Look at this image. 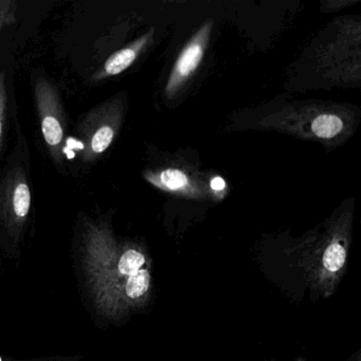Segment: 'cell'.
<instances>
[{
  "label": "cell",
  "instance_id": "obj_1",
  "mask_svg": "<svg viewBox=\"0 0 361 361\" xmlns=\"http://www.w3.org/2000/svg\"><path fill=\"white\" fill-rule=\"evenodd\" d=\"M122 115L121 100L114 98L94 107L80 119L75 133L81 142L82 161L94 162L111 147L119 132Z\"/></svg>",
  "mask_w": 361,
  "mask_h": 361
},
{
  "label": "cell",
  "instance_id": "obj_2",
  "mask_svg": "<svg viewBox=\"0 0 361 361\" xmlns=\"http://www.w3.org/2000/svg\"><path fill=\"white\" fill-rule=\"evenodd\" d=\"M35 99L46 147L54 164L62 168L66 120L60 92L46 78H39L35 84Z\"/></svg>",
  "mask_w": 361,
  "mask_h": 361
},
{
  "label": "cell",
  "instance_id": "obj_3",
  "mask_svg": "<svg viewBox=\"0 0 361 361\" xmlns=\"http://www.w3.org/2000/svg\"><path fill=\"white\" fill-rule=\"evenodd\" d=\"M31 200L26 171L22 166L8 170L0 179V213L20 226L28 217Z\"/></svg>",
  "mask_w": 361,
  "mask_h": 361
},
{
  "label": "cell",
  "instance_id": "obj_4",
  "mask_svg": "<svg viewBox=\"0 0 361 361\" xmlns=\"http://www.w3.org/2000/svg\"><path fill=\"white\" fill-rule=\"evenodd\" d=\"M211 29L212 23L204 25L179 54L166 83V92L169 96L174 94L195 73L204 56Z\"/></svg>",
  "mask_w": 361,
  "mask_h": 361
},
{
  "label": "cell",
  "instance_id": "obj_5",
  "mask_svg": "<svg viewBox=\"0 0 361 361\" xmlns=\"http://www.w3.org/2000/svg\"><path fill=\"white\" fill-rule=\"evenodd\" d=\"M147 264L145 253L137 248L126 249L118 262V271L126 279V297L132 301H138L149 295L152 276Z\"/></svg>",
  "mask_w": 361,
  "mask_h": 361
},
{
  "label": "cell",
  "instance_id": "obj_6",
  "mask_svg": "<svg viewBox=\"0 0 361 361\" xmlns=\"http://www.w3.org/2000/svg\"><path fill=\"white\" fill-rule=\"evenodd\" d=\"M152 32L147 33L143 37H139L134 43L130 44L128 47L119 50L111 54L106 62L103 65L102 68L92 77L94 81L107 79V78L115 77L120 73L130 68L135 61L140 56L141 52L147 47L152 39Z\"/></svg>",
  "mask_w": 361,
  "mask_h": 361
},
{
  "label": "cell",
  "instance_id": "obj_7",
  "mask_svg": "<svg viewBox=\"0 0 361 361\" xmlns=\"http://www.w3.org/2000/svg\"><path fill=\"white\" fill-rule=\"evenodd\" d=\"M152 185L171 193L195 194L196 191L189 176L177 169H168L158 173H147L145 175Z\"/></svg>",
  "mask_w": 361,
  "mask_h": 361
},
{
  "label": "cell",
  "instance_id": "obj_8",
  "mask_svg": "<svg viewBox=\"0 0 361 361\" xmlns=\"http://www.w3.org/2000/svg\"><path fill=\"white\" fill-rule=\"evenodd\" d=\"M312 132L321 139L334 138L343 130V122L338 116L331 114L319 116L312 123Z\"/></svg>",
  "mask_w": 361,
  "mask_h": 361
},
{
  "label": "cell",
  "instance_id": "obj_9",
  "mask_svg": "<svg viewBox=\"0 0 361 361\" xmlns=\"http://www.w3.org/2000/svg\"><path fill=\"white\" fill-rule=\"evenodd\" d=\"M8 92L6 84V73L0 68V153L3 149L4 132L7 118Z\"/></svg>",
  "mask_w": 361,
  "mask_h": 361
},
{
  "label": "cell",
  "instance_id": "obj_10",
  "mask_svg": "<svg viewBox=\"0 0 361 361\" xmlns=\"http://www.w3.org/2000/svg\"><path fill=\"white\" fill-rule=\"evenodd\" d=\"M18 3L14 0H0V32L16 20Z\"/></svg>",
  "mask_w": 361,
  "mask_h": 361
},
{
  "label": "cell",
  "instance_id": "obj_11",
  "mask_svg": "<svg viewBox=\"0 0 361 361\" xmlns=\"http://www.w3.org/2000/svg\"><path fill=\"white\" fill-rule=\"evenodd\" d=\"M227 185H226V181L224 180L223 177L216 176L213 177L210 181V188L215 192V193H221V192H224V190L226 189Z\"/></svg>",
  "mask_w": 361,
  "mask_h": 361
},
{
  "label": "cell",
  "instance_id": "obj_12",
  "mask_svg": "<svg viewBox=\"0 0 361 361\" xmlns=\"http://www.w3.org/2000/svg\"><path fill=\"white\" fill-rule=\"evenodd\" d=\"M297 361H305V359H304V358H298Z\"/></svg>",
  "mask_w": 361,
  "mask_h": 361
}]
</instances>
